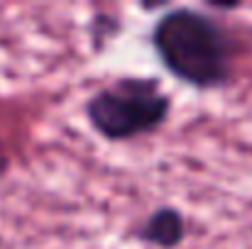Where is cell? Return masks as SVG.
I'll return each mask as SVG.
<instances>
[{"label": "cell", "instance_id": "277c9868", "mask_svg": "<svg viewBox=\"0 0 252 249\" xmlns=\"http://www.w3.org/2000/svg\"><path fill=\"white\" fill-rule=\"evenodd\" d=\"M2 168H5V162H2V159H0V173H2Z\"/></svg>", "mask_w": 252, "mask_h": 249}, {"label": "cell", "instance_id": "7a4b0ae2", "mask_svg": "<svg viewBox=\"0 0 252 249\" xmlns=\"http://www.w3.org/2000/svg\"><path fill=\"white\" fill-rule=\"evenodd\" d=\"M169 112L171 98L150 76H123L86 100L91 127L108 142L155 135L167 125Z\"/></svg>", "mask_w": 252, "mask_h": 249}, {"label": "cell", "instance_id": "3957f363", "mask_svg": "<svg viewBox=\"0 0 252 249\" xmlns=\"http://www.w3.org/2000/svg\"><path fill=\"white\" fill-rule=\"evenodd\" d=\"M186 232H189L186 230V218L181 215V210L164 205V208L152 210L140 222V227L132 232V237L142 245H150V247L176 249L184 245Z\"/></svg>", "mask_w": 252, "mask_h": 249}, {"label": "cell", "instance_id": "6da1fadb", "mask_svg": "<svg viewBox=\"0 0 252 249\" xmlns=\"http://www.w3.org/2000/svg\"><path fill=\"white\" fill-rule=\"evenodd\" d=\"M152 47L169 74L196 90H216L230 81V39L201 10H167L155 22Z\"/></svg>", "mask_w": 252, "mask_h": 249}]
</instances>
